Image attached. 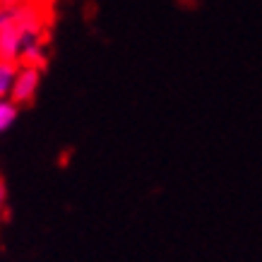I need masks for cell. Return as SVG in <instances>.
<instances>
[{"mask_svg":"<svg viewBox=\"0 0 262 262\" xmlns=\"http://www.w3.org/2000/svg\"><path fill=\"white\" fill-rule=\"evenodd\" d=\"M0 3H8V0H0Z\"/></svg>","mask_w":262,"mask_h":262,"instance_id":"cell-4","label":"cell"},{"mask_svg":"<svg viewBox=\"0 0 262 262\" xmlns=\"http://www.w3.org/2000/svg\"><path fill=\"white\" fill-rule=\"evenodd\" d=\"M17 118V106L15 103H8V101H0V133L8 130Z\"/></svg>","mask_w":262,"mask_h":262,"instance_id":"cell-2","label":"cell"},{"mask_svg":"<svg viewBox=\"0 0 262 262\" xmlns=\"http://www.w3.org/2000/svg\"><path fill=\"white\" fill-rule=\"evenodd\" d=\"M5 200H8V190H5V183L0 181V216L5 212Z\"/></svg>","mask_w":262,"mask_h":262,"instance_id":"cell-3","label":"cell"},{"mask_svg":"<svg viewBox=\"0 0 262 262\" xmlns=\"http://www.w3.org/2000/svg\"><path fill=\"white\" fill-rule=\"evenodd\" d=\"M39 89V70H24L17 72L15 84H12V103L15 106H32L34 96Z\"/></svg>","mask_w":262,"mask_h":262,"instance_id":"cell-1","label":"cell"}]
</instances>
